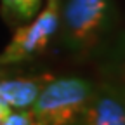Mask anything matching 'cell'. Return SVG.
<instances>
[{
  "label": "cell",
  "instance_id": "5b68a950",
  "mask_svg": "<svg viewBox=\"0 0 125 125\" xmlns=\"http://www.w3.org/2000/svg\"><path fill=\"white\" fill-rule=\"evenodd\" d=\"M76 125H125V103L113 94L92 96Z\"/></svg>",
  "mask_w": 125,
  "mask_h": 125
},
{
  "label": "cell",
  "instance_id": "277c9868",
  "mask_svg": "<svg viewBox=\"0 0 125 125\" xmlns=\"http://www.w3.org/2000/svg\"><path fill=\"white\" fill-rule=\"evenodd\" d=\"M52 80L51 75L4 78L0 80V104L9 109H28L35 103L43 85Z\"/></svg>",
  "mask_w": 125,
  "mask_h": 125
},
{
  "label": "cell",
  "instance_id": "52a82bcc",
  "mask_svg": "<svg viewBox=\"0 0 125 125\" xmlns=\"http://www.w3.org/2000/svg\"><path fill=\"white\" fill-rule=\"evenodd\" d=\"M2 125H42L37 116L33 115L31 109H19V111H12Z\"/></svg>",
  "mask_w": 125,
  "mask_h": 125
},
{
  "label": "cell",
  "instance_id": "7a4b0ae2",
  "mask_svg": "<svg viewBox=\"0 0 125 125\" xmlns=\"http://www.w3.org/2000/svg\"><path fill=\"white\" fill-rule=\"evenodd\" d=\"M61 24V0H47L35 21L21 26L0 54V64H14L45 51Z\"/></svg>",
  "mask_w": 125,
  "mask_h": 125
},
{
  "label": "cell",
  "instance_id": "6da1fadb",
  "mask_svg": "<svg viewBox=\"0 0 125 125\" xmlns=\"http://www.w3.org/2000/svg\"><path fill=\"white\" fill-rule=\"evenodd\" d=\"M92 96V83L83 78H52L37 96L31 111L42 125H76Z\"/></svg>",
  "mask_w": 125,
  "mask_h": 125
},
{
  "label": "cell",
  "instance_id": "8992f818",
  "mask_svg": "<svg viewBox=\"0 0 125 125\" xmlns=\"http://www.w3.org/2000/svg\"><path fill=\"white\" fill-rule=\"evenodd\" d=\"M40 9V0H2V12L9 21H31Z\"/></svg>",
  "mask_w": 125,
  "mask_h": 125
},
{
  "label": "cell",
  "instance_id": "3957f363",
  "mask_svg": "<svg viewBox=\"0 0 125 125\" xmlns=\"http://www.w3.org/2000/svg\"><path fill=\"white\" fill-rule=\"evenodd\" d=\"M111 0H66L62 31L70 47L76 51L96 43L109 16Z\"/></svg>",
  "mask_w": 125,
  "mask_h": 125
},
{
  "label": "cell",
  "instance_id": "ba28073f",
  "mask_svg": "<svg viewBox=\"0 0 125 125\" xmlns=\"http://www.w3.org/2000/svg\"><path fill=\"white\" fill-rule=\"evenodd\" d=\"M10 113H12V109H9L7 106H2V104H0V125L4 123V120H5Z\"/></svg>",
  "mask_w": 125,
  "mask_h": 125
}]
</instances>
